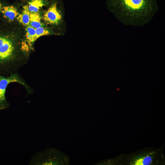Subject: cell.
Here are the masks:
<instances>
[{"label":"cell","instance_id":"6da1fadb","mask_svg":"<svg viewBox=\"0 0 165 165\" xmlns=\"http://www.w3.org/2000/svg\"><path fill=\"white\" fill-rule=\"evenodd\" d=\"M11 23L0 19V74L5 76L27 64L31 49L24 43L21 30Z\"/></svg>","mask_w":165,"mask_h":165},{"label":"cell","instance_id":"7a4b0ae2","mask_svg":"<svg viewBox=\"0 0 165 165\" xmlns=\"http://www.w3.org/2000/svg\"><path fill=\"white\" fill-rule=\"evenodd\" d=\"M118 17L129 23H141L156 12L157 0H108Z\"/></svg>","mask_w":165,"mask_h":165},{"label":"cell","instance_id":"3957f363","mask_svg":"<svg viewBox=\"0 0 165 165\" xmlns=\"http://www.w3.org/2000/svg\"><path fill=\"white\" fill-rule=\"evenodd\" d=\"M70 164L69 157L59 150L48 148L38 152L31 158L29 165H63Z\"/></svg>","mask_w":165,"mask_h":165},{"label":"cell","instance_id":"277c9868","mask_svg":"<svg viewBox=\"0 0 165 165\" xmlns=\"http://www.w3.org/2000/svg\"><path fill=\"white\" fill-rule=\"evenodd\" d=\"M17 82L21 84L25 88L27 95L32 94L33 89L26 83L24 79L17 72L5 76L0 74V110H3L8 108L10 104L7 100L6 93L9 84L11 83Z\"/></svg>","mask_w":165,"mask_h":165},{"label":"cell","instance_id":"5b68a950","mask_svg":"<svg viewBox=\"0 0 165 165\" xmlns=\"http://www.w3.org/2000/svg\"><path fill=\"white\" fill-rule=\"evenodd\" d=\"M43 18L46 23L49 24L57 25L60 23L62 16L56 1H52L48 9L45 11Z\"/></svg>","mask_w":165,"mask_h":165},{"label":"cell","instance_id":"8992f818","mask_svg":"<svg viewBox=\"0 0 165 165\" xmlns=\"http://www.w3.org/2000/svg\"><path fill=\"white\" fill-rule=\"evenodd\" d=\"M19 14L17 8L15 5L3 4L1 9L0 19L11 23L17 17Z\"/></svg>","mask_w":165,"mask_h":165},{"label":"cell","instance_id":"52a82bcc","mask_svg":"<svg viewBox=\"0 0 165 165\" xmlns=\"http://www.w3.org/2000/svg\"><path fill=\"white\" fill-rule=\"evenodd\" d=\"M47 0H28L24 4L31 13L39 12L43 6L48 3Z\"/></svg>","mask_w":165,"mask_h":165},{"label":"cell","instance_id":"ba28073f","mask_svg":"<svg viewBox=\"0 0 165 165\" xmlns=\"http://www.w3.org/2000/svg\"><path fill=\"white\" fill-rule=\"evenodd\" d=\"M153 153L144 154L135 158L131 161L130 164L134 165H148L153 161Z\"/></svg>","mask_w":165,"mask_h":165},{"label":"cell","instance_id":"9c48e42d","mask_svg":"<svg viewBox=\"0 0 165 165\" xmlns=\"http://www.w3.org/2000/svg\"><path fill=\"white\" fill-rule=\"evenodd\" d=\"M30 12L25 4L22 6V9L20 13L19 14L16 19L20 24L24 26H27L30 23Z\"/></svg>","mask_w":165,"mask_h":165},{"label":"cell","instance_id":"30bf717a","mask_svg":"<svg viewBox=\"0 0 165 165\" xmlns=\"http://www.w3.org/2000/svg\"><path fill=\"white\" fill-rule=\"evenodd\" d=\"M25 38L27 43L31 46L33 43L37 39L35 28L30 25L26 26L25 28Z\"/></svg>","mask_w":165,"mask_h":165},{"label":"cell","instance_id":"8fae6325","mask_svg":"<svg viewBox=\"0 0 165 165\" xmlns=\"http://www.w3.org/2000/svg\"><path fill=\"white\" fill-rule=\"evenodd\" d=\"M39 13V12L30 13L29 25L35 28L43 26L41 22V16Z\"/></svg>","mask_w":165,"mask_h":165},{"label":"cell","instance_id":"7c38bea8","mask_svg":"<svg viewBox=\"0 0 165 165\" xmlns=\"http://www.w3.org/2000/svg\"><path fill=\"white\" fill-rule=\"evenodd\" d=\"M35 30L37 39L42 36L49 35L51 33L48 29L43 26L35 28Z\"/></svg>","mask_w":165,"mask_h":165},{"label":"cell","instance_id":"4fadbf2b","mask_svg":"<svg viewBox=\"0 0 165 165\" xmlns=\"http://www.w3.org/2000/svg\"><path fill=\"white\" fill-rule=\"evenodd\" d=\"M3 5V3L0 1V15L2 8Z\"/></svg>","mask_w":165,"mask_h":165}]
</instances>
